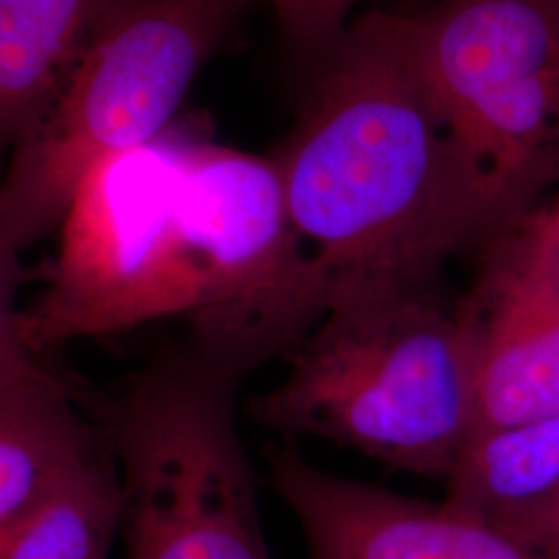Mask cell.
Instances as JSON below:
<instances>
[{
    "mask_svg": "<svg viewBox=\"0 0 559 559\" xmlns=\"http://www.w3.org/2000/svg\"><path fill=\"white\" fill-rule=\"evenodd\" d=\"M59 228L50 282L17 318L34 353L180 318L195 350L245 376L323 311L274 160L180 120L98 162Z\"/></svg>",
    "mask_w": 559,
    "mask_h": 559,
    "instance_id": "obj_1",
    "label": "cell"
},
{
    "mask_svg": "<svg viewBox=\"0 0 559 559\" xmlns=\"http://www.w3.org/2000/svg\"><path fill=\"white\" fill-rule=\"evenodd\" d=\"M272 158L328 302L436 288L445 263L510 218L460 152L396 27L369 13L311 62Z\"/></svg>",
    "mask_w": 559,
    "mask_h": 559,
    "instance_id": "obj_2",
    "label": "cell"
},
{
    "mask_svg": "<svg viewBox=\"0 0 559 559\" xmlns=\"http://www.w3.org/2000/svg\"><path fill=\"white\" fill-rule=\"evenodd\" d=\"M251 415L288 436L359 450L423 477L454 471L475 431L473 350L436 288L340 297L286 353Z\"/></svg>",
    "mask_w": 559,
    "mask_h": 559,
    "instance_id": "obj_3",
    "label": "cell"
},
{
    "mask_svg": "<svg viewBox=\"0 0 559 559\" xmlns=\"http://www.w3.org/2000/svg\"><path fill=\"white\" fill-rule=\"evenodd\" d=\"M245 0H108L73 71L0 175V224L25 249L59 228L98 162L160 138Z\"/></svg>",
    "mask_w": 559,
    "mask_h": 559,
    "instance_id": "obj_4",
    "label": "cell"
},
{
    "mask_svg": "<svg viewBox=\"0 0 559 559\" xmlns=\"http://www.w3.org/2000/svg\"><path fill=\"white\" fill-rule=\"evenodd\" d=\"M240 380L189 346L120 394L110 440L124 559H272L235 417Z\"/></svg>",
    "mask_w": 559,
    "mask_h": 559,
    "instance_id": "obj_5",
    "label": "cell"
},
{
    "mask_svg": "<svg viewBox=\"0 0 559 559\" xmlns=\"http://www.w3.org/2000/svg\"><path fill=\"white\" fill-rule=\"evenodd\" d=\"M396 27L506 216L559 191V0H440Z\"/></svg>",
    "mask_w": 559,
    "mask_h": 559,
    "instance_id": "obj_6",
    "label": "cell"
},
{
    "mask_svg": "<svg viewBox=\"0 0 559 559\" xmlns=\"http://www.w3.org/2000/svg\"><path fill=\"white\" fill-rule=\"evenodd\" d=\"M459 313L473 350V436L558 415L559 278L543 203L480 245Z\"/></svg>",
    "mask_w": 559,
    "mask_h": 559,
    "instance_id": "obj_7",
    "label": "cell"
},
{
    "mask_svg": "<svg viewBox=\"0 0 559 559\" xmlns=\"http://www.w3.org/2000/svg\"><path fill=\"white\" fill-rule=\"evenodd\" d=\"M272 487L309 559H554L445 501L415 500L313 466L293 443L272 454Z\"/></svg>",
    "mask_w": 559,
    "mask_h": 559,
    "instance_id": "obj_8",
    "label": "cell"
},
{
    "mask_svg": "<svg viewBox=\"0 0 559 559\" xmlns=\"http://www.w3.org/2000/svg\"><path fill=\"white\" fill-rule=\"evenodd\" d=\"M94 452L67 383L20 338L0 362V533Z\"/></svg>",
    "mask_w": 559,
    "mask_h": 559,
    "instance_id": "obj_9",
    "label": "cell"
},
{
    "mask_svg": "<svg viewBox=\"0 0 559 559\" xmlns=\"http://www.w3.org/2000/svg\"><path fill=\"white\" fill-rule=\"evenodd\" d=\"M108 0H0V175L73 71Z\"/></svg>",
    "mask_w": 559,
    "mask_h": 559,
    "instance_id": "obj_10",
    "label": "cell"
},
{
    "mask_svg": "<svg viewBox=\"0 0 559 559\" xmlns=\"http://www.w3.org/2000/svg\"><path fill=\"white\" fill-rule=\"evenodd\" d=\"M445 483L448 506L501 531L559 489V413L475 433Z\"/></svg>",
    "mask_w": 559,
    "mask_h": 559,
    "instance_id": "obj_11",
    "label": "cell"
},
{
    "mask_svg": "<svg viewBox=\"0 0 559 559\" xmlns=\"http://www.w3.org/2000/svg\"><path fill=\"white\" fill-rule=\"evenodd\" d=\"M120 531L119 468L94 452L0 533V559H112Z\"/></svg>",
    "mask_w": 559,
    "mask_h": 559,
    "instance_id": "obj_12",
    "label": "cell"
},
{
    "mask_svg": "<svg viewBox=\"0 0 559 559\" xmlns=\"http://www.w3.org/2000/svg\"><path fill=\"white\" fill-rule=\"evenodd\" d=\"M251 2V0H245ZM278 20L284 38L307 60L321 55L348 27V13L359 0H265Z\"/></svg>",
    "mask_w": 559,
    "mask_h": 559,
    "instance_id": "obj_13",
    "label": "cell"
},
{
    "mask_svg": "<svg viewBox=\"0 0 559 559\" xmlns=\"http://www.w3.org/2000/svg\"><path fill=\"white\" fill-rule=\"evenodd\" d=\"M21 249L0 224V362L9 355V350L20 342L17 330V290H20Z\"/></svg>",
    "mask_w": 559,
    "mask_h": 559,
    "instance_id": "obj_14",
    "label": "cell"
},
{
    "mask_svg": "<svg viewBox=\"0 0 559 559\" xmlns=\"http://www.w3.org/2000/svg\"><path fill=\"white\" fill-rule=\"evenodd\" d=\"M500 533L549 558L559 559V489L549 500L512 520Z\"/></svg>",
    "mask_w": 559,
    "mask_h": 559,
    "instance_id": "obj_15",
    "label": "cell"
},
{
    "mask_svg": "<svg viewBox=\"0 0 559 559\" xmlns=\"http://www.w3.org/2000/svg\"><path fill=\"white\" fill-rule=\"evenodd\" d=\"M545 210V222H547V233H549V242H551V253H554V263L559 278V191H556L554 198L543 201Z\"/></svg>",
    "mask_w": 559,
    "mask_h": 559,
    "instance_id": "obj_16",
    "label": "cell"
}]
</instances>
